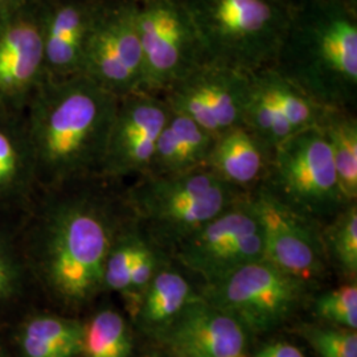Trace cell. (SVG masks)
I'll use <instances>...</instances> for the list:
<instances>
[{"label":"cell","instance_id":"cell-22","mask_svg":"<svg viewBox=\"0 0 357 357\" xmlns=\"http://www.w3.org/2000/svg\"><path fill=\"white\" fill-rule=\"evenodd\" d=\"M84 323L57 317H38L24 326L20 347L26 357H78Z\"/></svg>","mask_w":357,"mask_h":357},{"label":"cell","instance_id":"cell-26","mask_svg":"<svg viewBox=\"0 0 357 357\" xmlns=\"http://www.w3.org/2000/svg\"><path fill=\"white\" fill-rule=\"evenodd\" d=\"M298 333L320 357H357V330L333 324H302Z\"/></svg>","mask_w":357,"mask_h":357},{"label":"cell","instance_id":"cell-14","mask_svg":"<svg viewBox=\"0 0 357 357\" xmlns=\"http://www.w3.org/2000/svg\"><path fill=\"white\" fill-rule=\"evenodd\" d=\"M169 114L166 101L147 90L118 98L101 176L121 181L146 175Z\"/></svg>","mask_w":357,"mask_h":357},{"label":"cell","instance_id":"cell-1","mask_svg":"<svg viewBox=\"0 0 357 357\" xmlns=\"http://www.w3.org/2000/svg\"><path fill=\"white\" fill-rule=\"evenodd\" d=\"M114 180H79L41 190L45 196L35 231L40 265L56 294L81 305L103 287L106 257L130 212Z\"/></svg>","mask_w":357,"mask_h":357},{"label":"cell","instance_id":"cell-6","mask_svg":"<svg viewBox=\"0 0 357 357\" xmlns=\"http://www.w3.org/2000/svg\"><path fill=\"white\" fill-rule=\"evenodd\" d=\"M261 185L320 225L351 204L342 192L328 142L319 128H307L281 143Z\"/></svg>","mask_w":357,"mask_h":357},{"label":"cell","instance_id":"cell-25","mask_svg":"<svg viewBox=\"0 0 357 357\" xmlns=\"http://www.w3.org/2000/svg\"><path fill=\"white\" fill-rule=\"evenodd\" d=\"M321 238L328 264L337 268L345 280L356 282V202L344 206L336 216L321 225Z\"/></svg>","mask_w":357,"mask_h":357},{"label":"cell","instance_id":"cell-19","mask_svg":"<svg viewBox=\"0 0 357 357\" xmlns=\"http://www.w3.org/2000/svg\"><path fill=\"white\" fill-rule=\"evenodd\" d=\"M216 137L188 116L171 112L146 175L168 176L206 166Z\"/></svg>","mask_w":357,"mask_h":357},{"label":"cell","instance_id":"cell-29","mask_svg":"<svg viewBox=\"0 0 357 357\" xmlns=\"http://www.w3.org/2000/svg\"><path fill=\"white\" fill-rule=\"evenodd\" d=\"M252 357H306L303 352L287 342H271L262 345L255 354H252Z\"/></svg>","mask_w":357,"mask_h":357},{"label":"cell","instance_id":"cell-12","mask_svg":"<svg viewBox=\"0 0 357 357\" xmlns=\"http://www.w3.org/2000/svg\"><path fill=\"white\" fill-rule=\"evenodd\" d=\"M249 93L250 73L204 61L167 90L163 100L171 112L217 137L243 126Z\"/></svg>","mask_w":357,"mask_h":357},{"label":"cell","instance_id":"cell-9","mask_svg":"<svg viewBox=\"0 0 357 357\" xmlns=\"http://www.w3.org/2000/svg\"><path fill=\"white\" fill-rule=\"evenodd\" d=\"M169 257L205 283L265 259L264 233L250 193L178 243Z\"/></svg>","mask_w":357,"mask_h":357},{"label":"cell","instance_id":"cell-4","mask_svg":"<svg viewBox=\"0 0 357 357\" xmlns=\"http://www.w3.org/2000/svg\"><path fill=\"white\" fill-rule=\"evenodd\" d=\"M246 195L203 167L178 175L139 176L123 199L132 218L169 255Z\"/></svg>","mask_w":357,"mask_h":357},{"label":"cell","instance_id":"cell-24","mask_svg":"<svg viewBox=\"0 0 357 357\" xmlns=\"http://www.w3.org/2000/svg\"><path fill=\"white\" fill-rule=\"evenodd\" d=\"M134 349L132 333L125 318L105 308L84 323L82 357H130Z\"/></svg>","mask_w":357,"mask_h":357},{"label":"cell","instance_id":"cell-30","mask_svg":"<svg viewBox=\"0 0 357 357\" xmlns=\"http://www.w3.org/2000/svg\"><path fill=\"white\" fill-rule=\"evenodd\" d=\"M38 1L40 0H0V13H13Z\"/></svg>","mask_w":357,"mask_h":357},{"label":"cell","instance_id":"cell-21","mask_svg":"<svg viewBox=\"0 0 357 357\" xmlns=\"http://www.w3.org/2000/svg\"><path fill=\"white\" fill-rule=\"evenodd\" d=\"M318 128L331 150L332 160L347 203L357 202V119L354 112L328 109Z\"/></svg>","mask_w":357,"mask_h":357},{"label":"cell","instance_id":"cell-5","mask_svg":"<svg viewBox=\"0 0 357 357\" xmlns=\"http://www.w3.org/2000/svg\"><path fill=\"white\" fill-rule=\"evenodd\" d=\"M204 61L246 73L273 66L293 8L286 0H184Z\"/></svg>","mask_w":357,"mask_h":357},{"label":"cell","instance_id":"cell-23","mask_svg":"<svg viewBox=\"0 0 357 357\" xmlns=\"http://www.w3.org/2000/svg\"><path fill=\"white\" fill-rule=\"evenodd\" d=\"M250 75L255 84L280 109L295 132L319 126L328 109L312 100L306 91L299 89L287 78L281 76L273 66L259 69Z\"/></svg>","mask_w":357,"mask_h":357},{"label":"cell","instance_id":"cell-28","mask_svg":"<svg viewBox=\"0 0 357 357\" xmlns=\"http://www.w3.org/2000/svg\"><path fill=\"white\" fill-rule=\"evenodd\" d=\"M13 248L0 236V298L10 293L15 278Z\"/></svg>","mask_w":357,"mask_h":357},{"label":"cell","instance_id":"cell-11","mask_svg":"<svg viewBox=\"0 0 357 357\" xmlns=\"http://www.w3.org/2000/svg\"><path fill=\"white\" fill-rule=\"evenodd\" d=\"M250 199L264 233L265 259L307 284L321 280L330 264L319 222L294 211L262 185L250 192Z\"/></svg>","mask_w":357,"mask_h":357},{"label":"cell","instance_id":"cell-31","mask_svg":"<svg viewBox=\"0 0 357 357\" xmlns=\"http://www.w3.org/2000/svg\"><path fill=\"white\" fill-rule=\"evenodd\" d=\"M146 357H183L178 356V355H175V354H171V352H166V351H163V349H160V351H156V352H151L150 355H147Z\"/></svg>","mask_w":357,"mask_h":357},{"label":"cell","instance_id":"cell-20","mask_svg":"<svg viewBox=\"0 0 357 357\" xmlns=\"http://www.w3.org/2000/svg\"><path fill=\"white\" fill-rule=\"evenodd\" d=\"M40 191L23 114L0 113V206Z\"/></svg>","mask_w":357,"mask_h":357},{"label":"cell","instance_id":"cell-18","mask_svg":"<svg viewBox=\"0 0 357 357\" xmlns=\"http://www.w3.org/2000/svg\"><path fill=\"white\" fill-rule=\"evenodd\" d=\"M200 296L178 264L167 255L143 294L134 319L139 331L153 342Z\"/></svg>","mask_w":357,"mask_h":357},{"label":"cell","instance_id":"cell-8","mask_svg":"<svg viewBox=\"0 0 357 357\" xmlns=\"http://www.w3.org/2000/svg\"><path fill=\"white\" fill-rule=\"evenodd\" d=\"M135 23L143 54V90L165 94L204 63L200 41L183 0L135 3Z\"/></svg>","mask_w":357,"mask_h":357},{"label":"cell","instance_id":"cell-7","mask_svg":"<svg viewBox=\"0 0 357 357\" xmlns=\"http://www.w3.org/2000/svg\"><path fill=\"white\" fill-rule=\"evenodd\" d=\"M310 284L274 266L255 261L205 283L202 298L238 320L252 335L275 331L305 305Z\"/></svg>","mask_w":357,"mask_h":357},{"label":"cell","instance_id":"cell-17","mask_svg":"<svg viewBox=\"0 0 357 357\" xmlns=\"http://www.w3.org/2000/svg\"><path fill=\"white\" fill-rule=\"evenodd\" d=\"M273 153L248 128L237 126L217 135L205 167L250 193L266 178Z\"/></svg>","mask_w":357,"mask_h":357},{"label":"cell","instance_id":"cell-15","mask_svg":"<svg viewBox=\"0 0 357 357\" xmlns=\"http://www.w3.org/2000/svg\"><path fill=\"white\" fill-rule=\"evenodd\" d=\"M252 336L238 320L200 296L153 343L183 357H252Z\"/></svg>","mask_w":357,"mask_h":357},{"label":"cell","instance_id":"cell-10","mask_svg":"<svg viewBox=\"0 0 357 357\" xmlns=\"http://www.w3.org/2000/svg\"><path fill=\"white\" fill-rule=\"evenodd\" d=\"M81 75L116 98L143 90L144 69L135 3L100 1L84 52Z\"/></svg>","mask_w":357,"mask_h":357},{"label":"cell","instance_id":"cell-13","mask_svg":"<svg viewBox=\"0 0 357 357\" xmlns=\"http://www.w3.org/2000/svg\"><path fill=\"white\" fill-rule=\"evenodd\" d=\"M41 1L0 13V113L24 114L45 81Z\"/></svg>","mask_w":357,"mask_h":357},{"label":"cell","instance_id":"cell-27","mask_svg":"<svg viewBox=\"0 0 357 357\" xmlns=\"http://www.w3.org/2000/svg\"><path fill=\"white\" fill-rule=\"evenodd\" d=\"M314 312L330 324L357 330L356 282H348L319 295L314 302Z\"/></svg>","mask_w":357,"mask_h":357},{"label":"cell","instance_id":"cell-3","mask_svg":"<svg viewBox=\"0 0 357 357\" xmlns=\"http://www.w3.org/2000/svg\"><path fill=\"white\" fill-rule=\"evenodd\" d=\"M273 68L327 109L355 112L357 20L343 0H307L291 20Z\"/></svg>","mask_w":357,"mask_h":357},{"label":"cell","instance_id":"cell-16","mask_svg":"<svg viewBox=\"0 0 357 357\" xmlns=\"http://www.w3.org/2000/svg\"><path fill=\"white\" fill-rule=\"evenodd\" d=\"M100 1H41L45 81L81 75L84 52Z\"/></svg>","mask_w":357,"mask_h":357},{"label":"cell","instance_id":"cell-2","mask_svg":"<svg viewBox=\"0 0 357 357\" xmlns=\"http://www.w3.org/2000/svg\"><path fill=\"white\" fill-rule=\"evenodd\" d=\"M116 102L82 75L41 84L23 114L40 190L101 176Z\"/></svg>","mask_w":357,"mask_h":357}]
</instances>
